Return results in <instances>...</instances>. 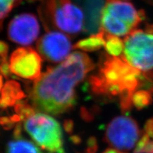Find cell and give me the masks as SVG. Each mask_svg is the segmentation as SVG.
I'll return each mask as SVG.
<instances>
[{"instance_id":"1","label":"cell","mask_w":153,"mask_h":153,"mask_svg":"<svg viewBox=\"0 0 153 153\" xmlns=\"http://www.w3.org/2000/svg\"><path fill=\"white\" fill-rule=\"evenodd\" d=\"M95 64L89 55L74 52L55 67L48 68L36 81L30 91L35 109L53 115L70 110L76 103V87Z\"/></svg>"},{"instance_id":"2","label":"cell","mask_w":153,"mask_h":153,"mask_svg":"<svg viewBox=\"0 0 153 153\" xmlns=\"http://www.w3.org/2000/svg\"><path fill=\"white\" fill-rule=\"evenodd\" d=\"M144 76L142 72L124 58L103 55L98 72L89 77L91 90L96 95L111 98L118 97L120 109L128 111L133 107L132 97L143 87Z\"/></svg>"},{"instance_id":"3","label":"cell","mask_w":153,"mask_h":153,"mask_svg":"<svg viewBox=\"0 0 153 153\" xmlns=\"http://www.w3.org/2000/svg\"><path fill=\"white\" fill-rule=\"evenodd\" d=\"M145 18L144 11H137L133 4L120 0H107L103 9L101 26L105 33L127 36Z\"/></svg>"},{"instance_id":"4","label":"cell","mask_w":153,"mask_h":153,"mask_svg":"<svg viewBox=\"0 0 153 153\" xmlns=\"http://www.w3.org/2000/svg\"><path fill=\"white\" fill-rule=\"evenodd\" d=\"M123 56L142 73L153 71V25L126 36Z\"/></svg>"},{"instance_id":"5","label":"cell","mask_w":153,"mask_h":153,"mask_svg":"<svg viewBox=\"0 0 153 153\" xmlns=\"http://www.w3.org/2000/svg\"><path fill=\"white\" fill-rule=\"evenodd\" d=\"M24 128L36 144L44 150L65 153L60 124L48 114L37 113L26 120Z\"/></svg>"},{"instance_id":"6","label":"cell","mask_w":153,"mask_h":153,"mask_svg":"<svg viewBox=\"0 0 153 153\" xmlns=\"http://www.w3.org/2000/svg\"><path fill=\"white\" fill-rule=\"evenodd\" d=\"M45 21L62 33L74 36L81 32L84 14L73 0H45Z\"/></svg>"},{"instance_id":"7","label":"cell","mask_w":153,"mask_h":153,"mask_svg":"<svg viewBox=\"0 0 153 153\" xmlns=\"http://www.w3.org/2000/svg\"><path fill=\"white\" fill-rule=\"evenodd\" d=\"M140 131L137 122L127 116L113 118L107 126L105 138L113 148L119 150L133 149L138 140Z\"/></svg>"},{"instance_id":"8","label":"cell","mask_w":153,"mask_h":153,"mask_svg":"<svg viewBox=\"0 0 153 153\" xmlns=\"http://www.w3.org/2000/svg\"><path fill=\"white\" fill-rule=\"evenodd\" d=\"M42 57L30 47L19 48L9 58V68L15 75L36 81L41 75Z\"/></svg>"},{"instance_id":"9","label":"cell","mask_w":153,"mask_h":153,"mask_svg":"<svg viewBox=\"0 0 153 153\" xmlns=\"http://www.w3.org/2000/svg\"><path fill=\"white\" fill-rule=\"evenodd\" d=\"M71 41L60 31H48L42 36L36 43L41 57L48 62L59 63L69 56L72 48Z\"/></svg>"},{"instance_id":"10","label":"cell","mask_w":153,"mask_h":153,"mask_svg":"<svg viewBox=\"0 0 153 153\" xmlns=\"http://www.w3.org/2000/svg\"><path fill=\"white\" fill-rule=\"evenodd\" d=\"M7 33L11 41L27 46L37 39L40 33L39 23L33 14L23 13L11 19Z\"/></svg>"},{"instance_id":"11","label":"cell","mask_w":153,"mask_h":153,"mask_svg":"<svg viewBox=\"0 0 153 153\" xmlns=\"http://www.w3.org/2000/svg\"><path fill=\"white\" fill-rule=\"evenodd\" d=\"M84 14V33L89 35L98 33L101 29V21L105 0H73Z\"/></svg>"},{"instance_id":"12","label":"cell","mask_w":153,"mask_h":153,"mask_svg":"<svg viewBox=\"0 0 153 153\" xmlns=\"http://www.w3.org/2000/svg\"><path fill=\"white\" fill-rule=\"evenodd\" d=\"M26 97L20 84L14 80L7 82L1 91L0 108H7L14 106Z\"/></svg>"},{"instance_id":"13","label":"cell","mask_w":153,"mask_h":153,"mask_svg":"<svg viewBox=\"0 0 153 153\" xmlns=\"http://www.w3.org/2000/svg\"><path fill=\"white\" fill-rule=\"evenodd\" d=\"M105 35L106 33L101 29L98 33L91 35L88 38L76 42L72 48L85 52H94L99 51L105 45Z\"/></svg>"},{"instance_id":"14","label":"cell","mask_w":153,"mask_h":153,"mask_svg":"<svg viewBox=\"0 0 153 153\" xmlns=\"http://www.w3.org/2000/svg\"><path fill=\"white\" fill-rule=\"evenodd\" d=\"M7 153H43L36 145L27 140L16 137L7 145Z\"/></svg>"},{"instance_id":"15","label":"cell","mask_w":153,"mask_h":153,"mask_svg":"<svg viewBox=\"0 0 153 153\" xmlns=\"http://www.w3.org/2000/svg\"><path fill=\"white\" fill-rule=\"evenodd\" d=\"M105 49L108 55L113 57H120L124 50V43L118 36L105 35Z\"/></svg>"},{"instance_id":"16","label":"cell","mask_w":153,"mask_h":153,"mask_svg":"<svg viewBox=\"0 0 153 153\" xmlns=\"http://www.w3.org/2000/svg\"><path fill=\"white\" fill-rule=\"evenodd\" d=\"M153 99L150 91L138 89L135 91L132 97V104L137 110L146 108L152 103Z\"/></svg>"},{"instance_id":"17","label":"cell","mask_w":153,"mask_h":153,"mask_svg":"<svg viewBox=\"0 0 153 153\" xmlns=\"http://www.w3.org/2000/svg\"><path fill=\"white\" fill-rule=\"evenodd\" d=\"M22 0H0V30L2 29L4 19Z\"/></svg>"},{"instance_id":"18","label":"cell","mask_w":153,"mask_h":153,"mask_svg":"<svg viewBox=\"0 0 153 153\" xmlns=\"http://www.w3.org/2000/svg\"><path fill=\"white\" fill-rule=\"evenodd\" d=\"M15 112L21 120H25L35 114V108L25 101H20L15 105Z\"/></svg>"},{"instance_id":"19","label":"cell","mask_w":153,"mask_h":153,"mask_svg":"<svg viewBox=\"0 0 153 153\" xmlns=\"http://www.w3.org/2000/svg\"><path fill=\"white\" fill-rule=\"evenodd\" d=\"M135 153H153V140L143 133L135 150Z\"/></svg>"},{"instance_id":"20","label":"cell","mask_w":153,"mask_h":153,"mask_svg":"<svg viewBox=\"0 0 153 153\" xmlns=\"http://www.w3.org/2000/svg\"><path fill=\"white\" fill-rule=\"evenodd\" d=\"M21 121L20 118L17 115H13L12 116H3L0 118V125L5 130H10L15 125L19 123Z\"/></svg>"},{"instance_id":"21","label":"cell","mask_w":153,"mask_h":153,"mask_svg":"<svg viewBox=\"0 0 153 153\" xmlns=\"http://www.w3.org/2000/svg\"><path fill=\"white\" fill-rule=\"evenodd\" d=\"M11 70L9 68V63L7 58L0 60V74L6 79H9L11 76Z\"/></svg>"},{"instance_id":"22","label":"cell","mask_w":153,"mask_h":153,"mask_svg":"<svg viewBox=\"0 0 153 153\" xmlns=\"http://www.w3.org/2000/svg\"><path fill=\"white\" fill-rule=\"evenodd\" d=\"M144 129L145 133L153 140V117L146 122Z\"/></svg>"},{"instance_id":"23","label":"cell","mask_w":153,"mask_h":153,"mask_svg":"<svg viewBox=\"0 0 153 153\" xmlns=\"http://www.w3.org/2000/svg\"><path fill=\"white\" fill-rule=\"evenodd\" d=\"M8 52L9 45L5 42L0 41V57L1 59L7 58Z\"/></svg>"},{"instance_id":"24","label":"cell","mask_w":153,"mask_h":153,"mask_svg":"<svg viewBox=\"0 0 153 153\" xmlns=\"http://www.w3.org/2000/svg\"><path fill=\"white\" fill-rule=\"evenodd\" d=\"M64 128L68 133H72L74 128V123L71 120H65L64 123Z\"/></svg>"},{"instance_id":"25","label":"cell","mask_w":153,"mask_h":153,"mask_svg":"<svg viewBox=\"0 0 153 153\" xmlns=\"http://www.w3.org/2000/svg\"><path fill=\"white\" fill-rule=\"evenodd\" d=\"M102 153H124V152H120V151H118L117 150H115V149H107L104 151V152H103Z\"/></svg>"},{"instance_id":"26","label":"cell","mask_w":153,"mask_h":153,"mask_svg":"<svg viewBox=\"0 0 153 153\" xmlns=\"http://www.w3.org/2000/svg\"><path fill=\"white\" fill-rule=\"evenodd\" d=\"M2 76L0 74V91H1V89H2Z\"/></svg>"},{"instance_id":"27","label":"cell","mask_w":153,"mask_h":153,"mask_svg":"<svg viewBox=\"0 0 153 153\" xmlns=\"http://www.w3.org/2000/svg\"><path fill=\"white\" fill-rule=\"evenodd\" d=\"M145 1H146L147 2L150 4L153 5V0H145Z\"/></svg>"}]
</instances>
